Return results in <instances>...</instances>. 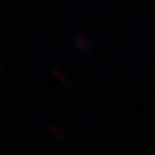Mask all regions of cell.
I'll use <instances>...</instances> for the list:
<instances>
[{"label": "cell", "instance_id": "cell-1", "mask_svg": "<svg viewBox=\"0 0 155 155\" xmlns=\"http://www.w3.org/2000/svg\"><path fill=\"white\" fill-rule=\"evenodd\" d=\"M73 43H74L76 50L83 51V53H89L91 51V40L86 35H74L73 36Z\"/></svg>", "mask_w": 155, "mask_h": 155}, {"label": "cell", "instance_id": "cell-2", "mask_svg": "<svg viewBox=\"0 0 155 155\" xmlns=\"http://www.w3.org/2000/svg\"><path fill=\"white\" fill-rule=\"evenodd\" d=\"M53 74H54V76H56V78H58V79H60V81H61V83H63V84H64V86H68V84H69V83H68V79H66V78H64V76H63V74H61V73H60V69H58V68H53Z\"/></svg>", "mask_w": 155, "mask_h": 155}, {"label": "cell", "instance_id": "cell-3", "mask_svg": "<svg viewBox=\"0 0 155 155\" xmlns=\"http://www.w3.org/2000/svg\"><path fill=\"white\" fill-rule=\"evenodd\" d=\"M50 129H51V132H53V134L56 135L58 139H61V140H66V139H68V137H66V135L63 134V132H61V130H60V129H58V127H54V125H51Z\"/></svg>", "mask_w": 155, "mask_h": 155}]
</instances>
